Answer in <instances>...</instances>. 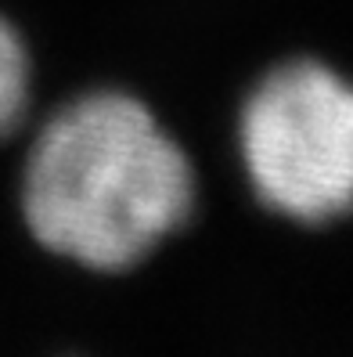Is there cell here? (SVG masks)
Returning <instances> with one entry per match:
<instances>
[{"label":"cell","instance_id":"3957f363","mask_svg":"<svg viewBox=\"0 0 353 357\" xmlns=\"http://www.w3.org/2000/svg\"><path fill=\"white\" fill-rule=\"evenodd\" d=\"M33 98V54L4 15H0V144L18 134Z\"/></svg>","mask_w":353,"mask_h":357},{"label":"cell","instance_id":"7a4b0ae2","mask_svg":"<svg viewBox=\"0 0 353 357\" xmlns=\"http://www.w3.org/2000/svg\"><path fill=\"white\" fill-rule=\"evenodd\" d=\"M238 155L256 199L321 227L353 213V79L321 58L267 73L238 112Z\"/></svg>","mask_w":353,"mask_h":357},{"label":"cell","instance_id":"6da1fadb","mask_svg":"<svg viewBox=\"0 0 353 357\" xmlns=\"http://www.w3.org/2000/svg\"><path fill=\"white\" fill-rule=\"evenodd\" d=\"M18 199L44 249L127 271L188 224L195 166L141 98L87 91L36 130Z\"/></svg>","mask_w":353,"mask_h":357}]
</instances>
